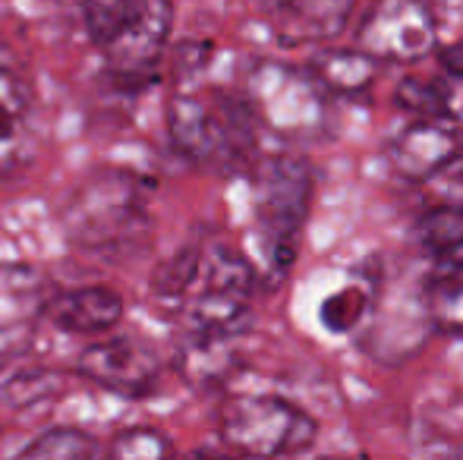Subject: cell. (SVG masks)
I'll return each instance as SVG.
<instances>
[{"label":"cell","mask_w":463,"mask_h":460,"mask_svg":"<svg viewBox=\"0 0 463 460\" xmlns=\"http://www.w3.org/2000/svg\"><path fill=\"white\" fill-rule=\"evenodd\" d=\"M256 268L218 239L189 243L152 277V296L180 328V360L218 369L233 360V341L252 322Z\"/></svg>","instance_id":"1"},{"label":"cell","mask_w":463,"mask_h":460,"mask_svg":"<svg viewBox=\"0 0 463 460\" xmlns=\"http://www.w3.org/2000/svg\"><path fill=\"white\" fill-rule=\"evenodd\" d=\"M316 196V171L297 155H275L256 167V237L271 277L297 265L303 228Z\"/></svg>","instance_id":"2"},{"label":"cell","mask_w":463,"mask_h":460,"mask_svg":"<svg viewBox=\"0 0 463 460\" xmlns=\"http://www.w3.org/2000/svg\"><path fill=\"white\" fill-rule=\"evenodd\" d=\"M86 32L117 80H139L161 61L174 32L171 0H80Z\"/></svg>","instance_id":"3"},{"label":"cell","mask_w":463,"mask_h":460,"mask_svg":"<svg viewBox=\"0 0 463 460\" xmlns=\"http://www.w3.org/2000/svg\"><path fill=\"white\" fill-rule=\"evenodd\" d=\"M256 129L243 99H202V95H177L167 105V136L184 158L195 164L240 171L256 152Z\"/></svg>","instance_id":"4"},{"label":"cell","mask_w":463,"mask_h":460,"mask_svg":"<svg viewBox=\"0 0 463 460\" xmlns=\"http://www.w3.org/2000/svg\"><path fill=\"white\" fill-rule=\"evenodd\" d=\"M148 224L146 186L127 171H98L63 209L70 243L92 252L127 249L146 237Z\"/></svg>","instance_id":"5"},{"label":"cell","mask_w":463,"mask_h":460,"mask_svg":"<svg viewBox=\"0 0 463 460\" xmlns=\"http://www.w3.org/2000/svg\"><path fill=\"white\" fill-rule=\"evenodd\" d=\"M252 120L280 139L316 142L328 129V99L306 67L256 61L243 76V95Z\"/></svg>","instance_id":"6"},{"label":"cell","mask_w":463,"mask_h":460,"mask_svg":"<svg viewBox=\"0 0 463 460\" xmlns=\"http://www.w3.org/2000/svg\"><path fill=\"white\" fill-rule=\"evenodd\" d=\"M218 436L237 455L290 457L318 442V419L278 394H237L221 407Z\"/></svg>","instance_id":"7"},{"label":"cell","mask_w":463,"mask_h":460,"mask_svg":"<svg viewBox=\"0 0 463 460\" xmlns=\"http://www.w3.org/2000/svg\"><path fill=\"white\" fill-rule=\"evenodd\" d=\"M356 48L378 63H420L439 48V19L426 0H375L356 32Z\"/></svg>","instance_id":"8"},{"label":"cell","mask_w":463,"mask_h":460,"mask_svg":"<svg viewBox=\"0 0 463 460\" xmlns=\"http://www.w3.org/2000/svg\"><path fill=\"white\" fill-rule=\"evenodd\" d=\"M76 372L120 398H146L158 388L161 360L142 341L114 334L82 347L76 356Z\"/></svg>","instance_id":"9"},{"label":"cell","mask_w":463,"mask_h":460,"mask_svg":"<svg viewBox=\"0 0 463 460\" xmlns=\"http://www.w3.org/2000/svg\"><path fill=\"white\" fill-rule=\"evenodd\" d=\"M54 290L44 271L25 262H0V360L29 350Z\"/></svg>","instance_id":"10"},{"label":"cell","mask_w":463,"mask_h":460,"mask_svg":"<svg viewBox=\"0 0 463 460\" xmlns=\"http://www.w3.org/2000/svg\"><path fill=\"white\" fill-rule=\"evenodd\" d=\"M388 167L403 183H429L463 158V133L445 120H413L388 142Z\"/></svg>","instance_id":"11"},{"label":"cell","mask_w":463,"mask_h":460,"mask_svg":"<svg viewBox=\"0 0 463 460\" xmlns=\"http://www.w3.org/2000/svg\"><path fill=\"white\" fill-rule=\"evenodd\" d=\"M287 44L331 42L347 25L356 0H256Z\"/></svg>","instance_id":"12"},{"label":"cell","mask_w":463,"mask_h":460,"mask_svg":"<svg viewBox=\"0 0 463 460\" xmlns=\"http://www.w3.org/2000/svg\"><path fill=\"white\" fill-rule=\"evenodd\" d=\"M44 319L67 334H108L123 319V296L104 284L54 290L48 309H44Z\"/></svg>","instance_id":"13"},{"label":"cell","mask_w":463,"mask_h":460,"mask_svg":"<svg viewBox=\"0 0 463 460\" xmlns=\"http://www.w3.org/2000/svg\"><path fill=\"white\" fill-rule=\"evenodd\" d=\"M32 129V92L0 48V174L23 161Z\"/></svg>","instance_id":"14"},{"label":"cell","mask_w":463,"mask_h":460,"mask_svg":"<svg viewBox=\"0 0 463 460\" xmlns=\"http://www.w3.org/2000/svg\"><path fill=\"white\" fill-rule=\"evenodd\" d=\"M306 70L337 99H363L378 80V61L363 48H322L312 54Z\"/></svg>","instance_id":"15"},{"label":"cell","mask_w":463,"mask_h":460,"mask_svg":"<svg viewBox=\"0 0 463 460\" xmlns=\"http://www.w3.org/2000/svg\"><path fill=\"white\" fill-rule=\"evenodd\" d=\"M429 325L445 338H463V252L445 258L422 287Z\"/></svg>","instance_id":"16"},{"label":"cell","mask_w":463,"mask_h":460,"mask_svg":"<svg viewBox=\"0 0 463 460\" xmlns=\"http://www.w3.org/2000/svg\"><path fill=\"white\" fill-rule=\"evenodd\" d=\"M413 239L426 256L439 258H454L463 252V209L451 202H439L432 209H426L413 221Z\"/></svg>","instance_id":"17"},{"label":"cell","mask_w":463,"mask_h":460,"mask_svg":"<svg viewBox=\"0 0 463 460\" xmlns=\"http://www.w3.org/2000/svg\"><path fill=\"white\" fill-rule=\"evenodd\" d=\"M394 105L413 114L416 120H448L451 117V89L445 82L407 76L394 89Z\"/></svg>","instance_id":"18"},{"label":"cell","mask_w":463,"mask_h":460,"mask_svg":"<svg viewBox=\"0 0 463 460\" xmlns=\"http://www.w3.org/2000/svg\"><path fill=\"white\" fill-rule=\"evenodd\" d=\"M95 455H101V445L95 442V436H89L86 429H76V426H54L19 451V457L44 460H86Z\"/></svg>","instance_id":"19"},{"label":"cell","mask_w":463,"mask_h":460,"mask_svg":"<svg viewBox=\"0 0 463 460\" xmlns=\"http://www.w3.org/2000/svg\"><path fill=\"white\" fill-rule=\"evenodd\" d=\"M101 451L108 457H123V460H158V457L174 455V445L161 429L133 426V429L117 432Z\"/></svg>","instance_id":"20"},{"label":"cell","mask_w":463,"mask_h":460,"mask_svg":"<svg viewBox=\"0 0 463 460\" xmlns=\"http://www.w3.org/2000/svg\"><path fill=\"white\" fill-rule=\"evenodd\" d=\"M57 381H61V375L57 372H44V369H23V372H16L10 381H6V400H10L13 407H25V404H38V400H48L51 394L57 391Z\"/></svg>","instance_id":"21"},{"label":"cell","mask_w":463,"mask_h":460,"mask_svg":"<svg viewBox=\"0 0 463 460\" xmlns=\"http://www.w3.org/2000/svg\"><path fill=\"white\" fill-rule=\"evenodd\" d=\"M435 54H439V67H441V73H445V80L463 82V38L439 44Z\"/></svg>","instance_id":"22"},{"label":"cell","mask_w":463,"mask_h":460,"mask_svg":"<svg viewBox=\"0 0 463 460\" xmlns=\"http://www.w3.org/2000/svg\"><path fill=\"white\" fill-rule=\"evenodd\" d=\"M439 177H441V199L463 209V158L454 161L451 167H445Z\"/></svg>","instance_id":"23"}]
</instances>
